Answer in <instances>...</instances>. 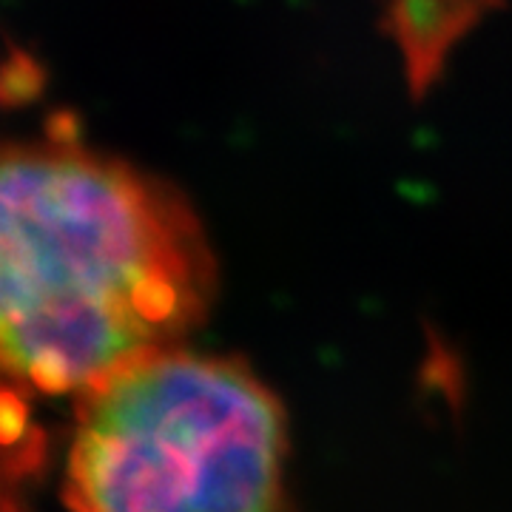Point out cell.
<instances>
[{"instance_id":"3","label":"cell","mask_w":512,"mask_h":512,"mask_svg":"<svg viewBox=\"0 0 512 512\" xmlns=\"http://www.w3.org/2000/svg\"><path fill=\"white\" fill-rule=\"evenodd\" d=\"M46 464V436L29 439L0 436V512H43L35 501V484Z\"/></svg>"},{"instance_id":"1","label":"cell","mask_w":512,"mask_h":512,"mask_svg":"<svg viewBox=\"0 0 512 512\" xmlns=\"http://www.w3.org/2000/svg\"><path fill=\"white\" fill-rule=\"evenodd\" d=\"M214 293L174 185L69 131L0 140V399H80L183 348Z\"/></svg>"},{"instance_id":"2","label":"cell","mask_w":512,"mask_h":512,"mask_svg":"<svg viewBox=\"0 0 512 512\" xmlns=\"http://www.w3.org/2000/svg\"><path fill=\"white\" fill-rule=\"evenodd\" d=\"M69 512H293L288 421L237 359L174 348L77 399Z\"/></svg>"}]
</instances>
